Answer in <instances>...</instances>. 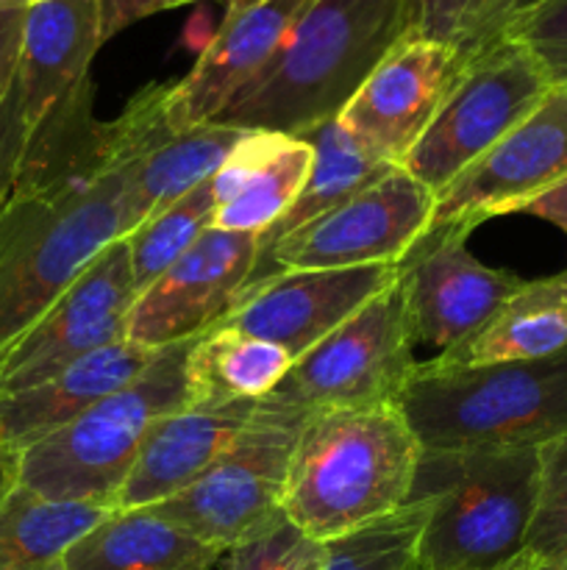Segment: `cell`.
Wrapping results in <instances>:
<instances>
[{
	"instance_id": "6da1fadb",
	"label": "cell",
	"mask_w": 567,
	"mask_h": 570,
	"mask_svg": "<svg viewBox=\"0 0 567 570\" xmlns=\"http://www.w3.org/2000/svg\"><path fill=\"white\" fill-rule=\"evenodd\" d=\"M411 33L415 0H309L265 70L211 122L306 137L337 120Z\"/></svg>"
},
{
	"instance_id": "7a4b0ae2",
	"label": "cell",
	"mask_w": 567,
	"mask_h": 570,
	"mask_svg": "<svg viewBox=\"0 0 567 570\" xmlns=\"http://www.w3.org/2000/svg\"><path fill=\"white\" fill-rule=\"evenodd\" d=\"M422 445L398 404L306 417L284 512L315 540L342 538L409 501Z\"/></svg>"
},
{
	"instance_id": "3957f363",
	"label": "cell",
	"mask_w": 567,
	"mask_h": 570,
	"mask_svg": "<svg viewBox=\"0 0 567 570\" xmlns=\"http://www.w3.org/2000/svg\"><path fill=\"white\" fill-rule=\"evenodd\" d=\"M537 479L539 449H422L409 501H428V521L411 570L515 568L537 507Z\"/></svg>"
},
{
	"instance_id": "277c9868",
	"label": "cell",
	"mask_w": 567,
	"mask_h": 570,
	"mask_svg": "<svg viewBox=\"0 0 567 570\" xmlns=\"http://www.w3.org/2000/svg\"><path fill=\"white\" fill-rule=\"evenodd\" d=\"M398 410L422 449H539L567 434V348L470 367L417 362Z\"/></svg>"
},
{
	"instance_id": "5b68a950",
	"label": "cell",
	"mask_w": 567,
	"mask_h": 570,
	"mask_svg": "<svg viewBox=\"0 0 567 570\" xmlns=\"http://www.w3.org/2000/svg\"><path fill=\"white\" fill-rule=\"evenodd\" d=\"M131 165L98 181L11 193L0 212V354L26 334L94 256L126 237Z\"/></svg>"
},
{
	"instance_id": "8992f818",
	"label": "cell",
	"mask_w": 567,
	"mask_h": 570,
	"mask_svg": "<svg viewBox=\"0 0 567 570\" xmlns=\"http://www.w3.org/2000/svg\"><path fill=\"white\" fill-rule=\"evenodd\" d=\"M192 343L159 348L131 384L20 451L17 484L44 499L117 510L148 429L187 406V354Z\"/></svg>"
},
{
	"instance_id": "52a82bcc",
	"label": "cell",
	"mask_w": 567,
	"mask_h": 570,
	"mask_svg": "<svg viewBox=\"0 0 567 570\" xmlns=\"http://www.w3.org/2000/svg\"><path fill=\"white\" fill-rule=\"evenodd\" d=\"M306 417V412L261 399L242 434L203 476L148 510L222 551L242 543L287 515L284 493Z\"/></svg>"
},
{
	"instance_id": "ba28073f",
	"label": "cell",
	"mask_w": 567,
	"mask_h": 570,
	"mask_svg": "<svg viewBox=\"0 0 567 570\" xmlns=\"http://www.w3.org/2000/svg\"><path fill=\"white\" fill-rule=\"evenodd\" d=\"M415 345L404 289L395 282L295 360L267 399L306 415L398 404L417 367Z\"/></svg>"
},
{
	"instance_id": "9c48e42d",
	"label": "cell",
	"mask_w": 567,
	"mask_h": 570,
	"mask_svg": "<svg viewBox=\"0 0 567 570\" xmlns=\"http://www.w3.org/2000/svg\"><path fill=\"white\" fill-rule=\"evenodd\" d=\"M548 89L550 81L537 59L515 39H500L467 59L431 126L406 156L404 170L434 195L442 193L520 126Z\"/></svg>"
},
{
	"instance_id": "30bf717a",
	"label": "cell",
	"mask_w": 567,
	"mask_h": 570,
	"mask_svg": "<svg viewBox=\"0 0 567 570\" xmlns=\"http://www.w3.org/2000/svg\"><path fill=\"white\" fill-rule=\"evenodd\" d=\"M434 206L437 195L404 167H395L354 198L287 234L259 262L250 287L284 271L398 265L426 234Z\"/></svg>"
},
{
	"instance_id": "8fae6325",
	"label": "cell",
	"mask_w": 567,
	"mask_h": 570,
	"mask_svg": "<svg viewBox=\"0 0 567 570\" xmlns=\"http://www.w3.org/2000/svg\"><path fill=\"white\" fill-rule=\"evenodd\" d=\"M137 298L128 245L117 239L0 354V399L37 387L81 356L126 340Z\"/></svg>"
},
{
	"instance_id": "7c38bea8",
	"label": "cell",
	"mask_w": 567,
	"mask_h": 570,
	"mask_svg": "<svg viewBox=\"0 0 567 570\" xmlns=\"http://www.w3.org/2000/svg\"><path fill=\"white\" fill-rule=\"evenodd\" d=\"M259 256V234L206 228L170 271L139 293L126 337L150 351L203 337L237 309Z\"/></svg>"
},
{
	"instance_id": "4fadbf2b",
	"label": "cell",
	"mask_w": 567,
	"mask_h": 570,
	"mask_svg": "<svg viewBox=\"0 0 567 570\" xmlns=\"http://www.w3.org/2000/svg\"><path fill=\"white\" fill-rule=\"evenodd\" d=\"M467 237L470 228L465 226L426 228L395 265L411 337L439 354L465 343L523 287L515 273L478 262Z\"/></svg>"
},
{
	"instance_id": "5bb4252c",
	"label": "cell",
	"mask_w": 567,
	"mask_h": 570,
	"mask_svg": "<svg viewBox=\"0 0 567 570\" xmlns=\"http://www.w3.org/2000/svg\"><path fill=\"white\" fill-rule=\"evenodd\" d=\"M567 178V89L550 87L537 109L489 154L437 193L428 228L465 226L511 215Z\"/></svg>"
},
{
	"instance_id": "9a60e30c",
	"label": "cell",
	"mask_w": 567,
	"mask_h": 570,
	"mask_svg": "<svg viewBox=\"0 0 567 570\" xmlns=\"http://www.w3.org/2000/svg\"><path fill=\"white\" fill-rule=\"evenodd\" d=\"M465 65L467 59L456 50L411 33L389 50L339 111V126L372 159L404 167Z\"/></svg>"
},
{
	"instance_id": "2e32d148",
	"label": "cell",
	"mask_w": 567,
	"mask_h": 570,
	"mask_svg": "<svg viewBox=\"0 0 567 570\" xmlns=\"http://www.w3.org/2000/svg\"><path fill=\"white\" fill-rule=\"evenodd\" d=\"M395 282V265L284 271L253 284L220 326L267 340L300 360Z\"/></svg>"
},
{
	"instance_id": "e0dca14e",
	"label": "cell",
	"mask_w": 567,
	"mask_h": 570,
	"mask_svg": "<svg viewBox=\"0 0 567 570\" xmlns=\"http://www.w3.org/2000/svg\"><path fill=\"white\" fill-rule=\"evenodd\" d=\"M306 3L309 0H233L192 70L167 83L170 126L187 131L215 120L265 70Z\"/></svg>"
},
{
	"instance_id": "ac0fdd59",
	"label": "cell",
	"mask_w": 567,
	"mask_h": 570,
	"mask_svg": "<svg viewBox=\"0 0 567 570\" xmlns=\"http://www.w3.org/2000/svg\"><path fill=\"white\" fill-rule=\"evenodd\" d=\"M259 401L220 406H181L159 417L139 445L137 462L117 499V510L156 507L172 499L242 434Z\"/></svg>"
},
{
	"instance_id": "d6986e66",
	"label": "cell",
	"mask_w": 567,
	"mask_h": 570,
	"mask_svg": "<svg viewBox=\"0 0 567 570\" xmlns=\"http://www.w3.org/2000/svg\"><path fill=\"white\" fill-rule=\"evenodd\" d=\"M100 45L98 0H42L28 6L14 76L28 131L89 81V65Z\"/></svg>"
},
{
	"instance_id": "ffe728a7",
	"label": "cell",
	"mask_w": 567,
	"mask_h": 570,
	"mask_svg": "<svg viewBox=\"0 0 567 570\" xmlns=\"http://www.w3.org/2000/svg\"><path fill=\"white\" fill-rule=\"evenodd\" d=\"M315 148L309 139L276 131H248L211 176L215 226L265 234L298 200Z\"/></svg>"
},
{
	"instance_id": "44dd1931",
	"label": "cell",
	"mask_w": 567,
	"mask_h": 570,
	"mask_svg": "<svg viewBox=\"0 0 567 570\" xmlns=\"http://www.w3.org/2000/svg\"><path fill=\"white\" fill-rule=\"evenodd\" d=\"M153 356L156 351L142 348L128 337L117 340L81 356L48 382L0 399V440L20 454L56 429L76 421L89 406L131 384Z\"/></svg>"
},
{
	"instance_id": "7402d4cb",
	"label": "cell",
	"mask_w": 567,
	"mask_h": 570,
	"mask_svg": "<svg viewBox=\"0 0 567 570\" xmlns=\"http://www.w3.org/2000/svg\"><path fill=\"white\" fill-rule=\"evenodd\" d=\"M567 348V271L556 276L523 282V287L500 306L465 343L431 356L434 367H470L489 362L537 360Z\"/></svg>"
},
{
	"instance_id": "603a6c76",
	"label": "cell",
	"mask_w": 567,
	"mask_h": 570,
	"mask_svg": "<svg viewBox=\"0 0 567 570\" xmlns=\"http://www.w3.org/2000/svg\"><path fill=\"white\" fill-rule=\"evenodd\" d=\"M222 554L139 507L111 512L61 557L59 570H215Z\"/></svg>"
},
{
	"instance_id": "cb8c5ba5",
	"label": "cell",
	"mask_w": 567,
	"mask_h": 570,
	"mask_svg": "<svg viewBox=\"0 0 567 570\" xmlns=\"http://www.w3.org/2000/svg\"><path fill=\"white\" fill-rule=\"evenodd\" d=\"M245 134L248 131L242 128L203 122V126L178 131L153 154L133 161L126 178V193H122L126 237L156 212L167 209L195 187L209 181Z\"/></svg>"
},
{
	"instance_id": "d4e9b609",
	"label": "cell",
	"mask_w": 567,
	"mask_h": 570,
	"mask_svg": "<svg viewBox=\"0 0 567 570\" xmlns=\"http://www.w3.org/2000/svg\"><path fill=\"white\" fill-rule=\"evenodd\" d=\"M295 360L267 340L217 326L187 354V406L261 401L284 382Z\"/></svg>"
},
{
	"instance_id": "484cf974",
	"label": "cell",
	"mask_w": 567,
	"mask_h": 570,
	"mask_svg": "<svg viewBox=\"0 0 567 570\" xmlns=\"http://www.w3.org/2000/svg\"><path fill=\"white\" fill-rule=\"evenodd\" d=\"M115 510L53 501L14 484L0 504V570H59L61 557Z\"/></svg>"
},
{
	"instance_id": "4316f807",
	"label": "cell",
	"mask_w": 567,
	"mask_h": 570,
	"mask_svg": "<svg viewBox=\"0 0 567 570\" xmlns=\"http://www.w3.org/2000/svg\"><path fill=\"white\" fill-rule=\"evenodd\" d=\"M304 139H309L311 148H315V161H311L309 178H306L298 200L265 234H259V262L287 234L298 232L300 226L311 223L315 217L326 215L334 206L354 198L356 193H361V189L376 184L381 176H387L389 170H395L392 165L372 159L367 150H361L354 142V137L339 126V120L322 122L320 128L309 131Z\"/></svg>"
},
{
	"instance_id": "83f0119b",
	"label": "cell",
	"mask_w": 567,
	"mask_h": 570,
	"mask_svg": "<svg viewBox=\"0 0 567 570\" xmlns=\"http://www.w3.org/2000/svg\"><path fill=\"white\" fill-rule=\"evenodd\" d=\"M215 195H211V178L178 198L167 209L156 212L153 217L133 228L126 239L128 256H131V273L137 293H145L165 271H170L183 254L195 245V239L215 226Z\"/></svg>"
},
{
	"instance_id": "f1b7e54d",
	"label": "cell",
	"mask_w": 567,
	"mask_h": 570,
	"mask_svg": "<svg viewBox=\"0 0 567 570\" xmlns=\"http://www.w3.org/2000/svg\"><path fill=\"white\" fill-rule=\"evenodd\" d=\"M428 521V501H409L392 515L326 543L322 570H409Z\"/></svg>"
},
{
	"instance_id": "f546056e",
	"label": "cell",
	"mask_w": 567,
	"mask_h": 570,
	"mask_svg": "<svg viewBox=\"0 0 567 570\" xmlns=\"http://www.w3.org/2000/svg\"><path fill=\"white\" fill-rule=\"evenodd\" d=\"M515 17L517 0H415V37L472 59L506 39Z\"/></svg>"
},
{
	"instance_id": "4dcf8cb0",
	"label": "cell",
	"mask_w": 567,
	"mask_h": 570,
	"mask_svg": "<svg viewBox=\"0 0 567 570\" xmlns=\"http://www.w3.org/2000/svg\"><path fill=\"white\" fill-rule=\"evenodd\" d=\"M567 557V434L539 445L537 507L523 549V566Z\"/></svg>"
},
{
	"instance_id": "1f68e13d",
	"label": "cell",
	"mask_w": 567,
	"mask_h": 570,
	"mask_svg": "<svg viewBox=\"0 0 567 570\" xmlns=\"http://www.w3.org/2000/svg\"><path fill=\"white\" fill-rule=\"evenodd\" d=\"M326 543L295 527L287 515L222 554L220 570H322Z\"/></svg>"
},
{
	"instance_id": "d6a6232c",
	"label": "cell",
	"mask_w": 567,
	"mask_h": 570,
	"mask_svg": "<svg viewBox=\"0 0 567 570\" xmlns=\"http://www.w3.org/2000/svg\"><path fill=\"white\" fill-rule=\"evenodd\" d=\"M506 37L537 59L550 87L567 89V0H539L520 11Z\"/></svg>"
},
{
	"instance_id": "836d02e7",
	"label": "cell",
	"mask_w": 567,
	"mask_h": 570,
	"mask_svg": "<svg viewBox=\"0 0 567 570\" xmlns=\"http://www.w3.org/2000/svg\"><path fill=\"white\" fill-rule=\"evenodd\" d=\"M26 142L28 126L22 117L20 92H17V83L11 81L9 92L0 98V212L6 209L11 193H14Z\"/></svg>"
},
{
	"instance_id": "e575fe53",
	"label": "cell",
	"mask_w": 567,
	"mask_h": 570,
	"mask_svg": "<svg viewBox=\"0 0 567 570\" xmlns=\"http://www.w3.org/2000/svg\"><path fill=\"white\" fill-rule=\"evenodd\" d=\"M26 9L0 11V98L9 92L11 81H14L17 76V61H20V48H22V26H26Z\"/></svg>"
},
{
	"instance_id": "d590c367",
	"label": "cell",
	"mask_w": 567,
	"mask_h": 570,
	"mask_svg": "<svg viewBox=\"0 0 567 570\" xmlns=\"http://www.w3.org/2000/svg\"><path fill=\"white\" fill-rule=\"evenodd\" d=\"M100 3V26H103V42L117 37L122 28L133 26L142 17L156 14L161 0H98Z\"/></svg>"
},
{
	"instance_id": "8d00e7d4",
	"label": "cell",
	"mask_w": 567,
	"mask_h": 570,
	"mask_svg": "<svg viewBox=\"0 0 567 570\" xmlns=\"http://www.w3.org/2000/svg\"><path fill=\"white\" fill-rule=\"evenodd\" d=\"M520 212L539 217V220H548L550 226L561 228L567 234V178L550 187L548 193L539 195V198H534L531 204L523 206Z\"/></svg>"
},
{
	"instance_id": "74e56055",
	"label": "cell",
	"mask_w": 567,
	"mask_h": 570,
	"mask_svg": "<svg viewBox=\"0 0 567 570\" xmlns=\"http://www.w3.org/2000/svg\"><path fill=\"white\" fill-rule=\"evenodd\" d=\"M14 484H17V451H11L9 445L0 440V504H3V499L11 493Z\"/></svg>"
},
{
	"instance_id": "f35d334b",
	"label": "cell",
	"mask_w": 567,
	"mask_h": 570,
	"mask_svg": "<svg viewBox=\"0 0 567 570\" xmlns=\"http://www.w3.org/2000/svg\"><path fill=\"white\" fill-rule=\"evenodd\" d=\"M509 570H567V557H559V560L550 562H537V566H523V562H517V566Z\"/></svg>"
},
{
	"instance_id": "ab89813d",
	"label": "cell",
	"mask_w": 567,
	"mask_h": 570,
	"mask_svg": "<svg viewBox=\"0 0 567 570\" xmlns=\"http://www.w3.org/2000/svg\"><path fill=\"white\" fill-rule=\"evenodd\" d=\"M28 0H0V11L3 9H26Z\"/></svg>"
},
{
	"instance_id": "60d3db41",
	"label": "cell",
	"mask_w": 567,
	"mask_h": 570,
	"mask_svg": "<svg viewBox=\"0 0 567 570\" xmlns=\"http://www.w3.org/2000/svg\"><path fill=\"white\" fill-rule=\"evenodd\" d=\"M187 3H195V0H161L159 11H165V9H178V6H187Z\"/></svg>"
},
{
	"instance_id": "b9f144b4",
	"label": "cell",
	"mask_w": 567,
	"mask_h": 570,
	"mask_svg": "<svg viewBox=\"0 0 567 570\" xmlns=\"http://www.w3.org/2000/svg\"><path fill=\"white\" fill-rule=\"evenodd\" d=\"M539 0H517V14H520V11H526V9H531V6H537Z\"/></svg>"
},
{
	"instance_id": "7bdbcfd3",
	"label": "cell",
	"mask_w": 567,
	"mask_h": 570,
	"mask_svg": "<svg viewBox=\"0 0 567 570\" xmlns=\"http://www.w3.org/2000/svg\"><path fill=\"white\" fill-rule=\"evenodd\" d=\"M31 3H42V0H28V6H31Z\"/></svg>"
},
{
	"instance_id": "ee69618b",
	"label": "cell",
	"mask_w": 567,
	"mask_h": 570,
	"mask_svg": "<svg viewBox=\"0 0 567 570\" xmlns=\"http://www.w3.org/2000/svg\"><path fill=\"white\" fill-rule=\"evenodd\" d=\"M248 3H259V0H248Z\"/></svg>"
},
{
	"instance_id": "f6af8a7d",
	"label": "cell",
	"mask_w": 567,
	"mask_h": 570,
	"mask_svg": "<svg viewBox=\"0 0 567 570\" xmlns=\"http://www.w3.org/2000/svg\"><path fill=\"white\" fill-rule=\"evenodd\" d=\"M409 570H411V568H409Z\"/></svg>"
}]
</instances>
